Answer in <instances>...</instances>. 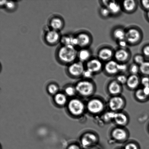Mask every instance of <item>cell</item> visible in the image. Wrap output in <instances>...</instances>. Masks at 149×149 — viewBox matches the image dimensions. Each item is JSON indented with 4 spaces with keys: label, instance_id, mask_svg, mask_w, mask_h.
<instances>
[{
    "label": "cell",
    "instance_id": "6da1fadb",
    "mask_svg": "<svg viewBox=\"0 0 149 149\" xmlns=\"http://www.w3.org/2000/svg\"><path fill=\"white\" fill-rule=\"evenodd\" d=\"M77 52L74 46L61 45L57 49L55 56L60 63L68 66L76 61Z\"/></svg>",
    "mask_w": 149,
    "mask_h": 149
},
{
    "label": "cell",
    "instance_id": "7a4b0ae2",
    "mask_svg": "<svg viewBox=\"0 0 149 149\" xmlns=\"http://www.w3.org/2000/svg\"><path fill=\"white\" fill-rule=\"evenodd\" d=\"M85 69L84 63L78 61H75L68 65L66 70L70 76L76 77L82 76Z\"/></svg>",
    "mask_w": 149,
    "mask_h": 149
},
{
    "label": "cell",
    "instance_id": "3957f363",
    "mask_svg": "<svg viewBox=\"0 0 149 149\" xmlns=\"http://www.w3.org/2000/svg\"><path fill=\"white\" fill-rule=\"evenodd\" d=\"M141 38L142 34L139 29L132 27L126 31L125 40L128 44L136 45L141 41Z\"/></svg>",
    "mask_w": 149,
    "mask_h": 149
},
{
    "label": "cell",
    "instance_id": "277c9868",
    "mask_svg": "<svg viewBox=\"0 0 149 149\" xmlns=\"http://www.w3.org/2000/svg\"><path fill=\"white\" fill-rule=\"evenodd\" d=\"M61 36L59 31L49 28L45 32L44 39L46 44L54 46L60 42Z\"/></svg>",
    "mask_w": 149,
    "mask_h": 149
},
{
    "label": "cell",
    "instance_id": "5b68a950",
    "mask_svg": "<svg viewBox=\"0 0 149 149\" xmlns=\"http://www.w3.org/2000/svg\"><path fill=\"white\" fill-rule=\"evenodd\" d=\"M75 88L77 91L83 96L90 95L93 93L94 88L93 83L86 80L78 82Z\"/></svg>",
    "mask_w": 149,
    "mask_h": 149
},
{
    "label": "cell",
    "instance_id": "8992f818",
    "mask_svg": "<svg viewBox=\"0 0 149 149\" xmlns=\"http://www.w3.org/2000/svg\"><path fill=\"white\" fill-rule=\"evenodd\" d=\"M68 110L70 113L74 116H79L84 112V106L83 102L79 99H72L68 103Z\"/></svg>",
    "mask_w": 149,
    "mask_h": 149
},
{
    "label": "cell",
    "instance_id": "52a82bcc",
    "mask_svg": "<svg viewBox=\"0 0 149 149\" xmlns=\"http://www.w3.org/2000/svg\"><path fill=\"white\" fill-rule=\"evenodd\" d=\"M75 36L78 43L77 47L81 49L87 48L91 43V38L90 35L86 32H80L76 35Z\"/></svg>",
    "mask_w": 149,
    "mask_h": 149
},
{
    "label": "cell",
    "instance_id": "ba28073f",
    "mask_svg": "<svg viewBox=\"0 0 149 149\" xmlns=\"http://www.w3.org/2000/svg\"><path fill=\"white\" fill-rule=\"evenodd\" d=\"M103 6L108 8L111 14L116 15L119 14L122 10V6L118 1H115L104 0L102 1Z\"/></svg>",
    "mask_w": 149,
    "mask_h": 149
},
{
    "label": "cell",
    "instance_id": "9c48e42d",
    "mask_svg": "<svg viewBox=\"0 0 149 149\" xmlns=\"http://www.w3.org/2000/svg\"><path fill=\"white\" fill-rule=\"evenodd\" d=\"M103 68L102 61L97 58L91 59L86 63V68L93 74L100 72Z\"/></svg>",
    "mask_w": 149,
    "mask_h": 149
},
{
    "label": "cell",
    "instance_id": "30bf717a",
    "mask_svg": "<svg viewBox=\"0 0 149 149\" xmlns=\"http://www.w3.org/2000/svg\"><path fill=\"white\" fill-rule=\"evenodd\" d=\"M130 56L129 52L126 49L120 48L114 52L113 57L115 60L119 63H125Z\"/></svg>",
    "mask_w": 149,
    "mask_h": 149
},
{
    "label": "cell",
    "instance_id": "8fae6325",
    "mask_svg": "<svg viewBox=\"0 0 149 149\" xmlns=\"http://www.w3.org/2000/svg\"><path fill=\"white\" fill-rule=\"evenodd\" d=\"M49 24V29L59 31L63 29L65 22L62 17L58 16H54L50 19Z\"/></svg>",
    "mask_w": 149,
    "mask_h": 149
},
{
    "label": "cell",
    "instance_id": "7c38bea8",
    "mask_svg": "<svg viewBox=\"0 0 149 149\" xmlns=\"http://www.w3.org/2000/svg\"><path fill=\"white\" fill-rule=\"evenodd\" d=\"M114 52L110 48L104 47L102 48L97 53L98 59L101 61H108L112 60L113 57Z\"/></svg>",
    "mask_w": 149,
    "mask_h": 149
},
{
    "label": "cell",
    "instance_id": "4fadbf2b",
    "mask_svg": "<svg viewBox=\"0 0 149 149\" xmlns=\"http://www.w3.org/2000/svg\"><path fill=\"white\" fill-rule=\"evenodd\" d=\"M104 106L102 102L98 99H94L89 101L87 104L89 111L93 113H97L102 111Z\"/></svg>",
    "mask_w": 149,
    "mask_h": 149
},
{
    "label": "cell",
    "instance_id": "5bb4252c",
    "mask_svg": "<svg viewBox=\"0 0 149 149\" xmlns=\"http://www.w3.org/2000/svg\"><path fill=\"white\" fill-rule=\"evenodd\" d=\"M60 42L62 45L71 46L76 47L78 43L75 35L72 34L64 35L61 36Z\"/></svg>",
    "mask_w": 149,
    "mask_h": 149
},
{
    "label": "cell",
    "instance_id": "9a60e30c",
    "mask_svg": "<svg viewBox=\"0 0 149 149\" xmlns=\"http://www.w3.org/2000/svg\"><path fill=\"white\" fill-rule=\"evenodd\" d=\"M118 62L115 60H111L106 62L104 65L105 71L110 74H115L119 72L118 69Z\"/></svg>",
    "mask_w": 149,
    "mask_h": 149
},
{
    "label": "cell",
    "instance_id": "2e32d148",
    "mask_svg": "<svg viewBox=\"0 0 149 149\" xmlns=\"http://www.w3.org/2000/svg\"><path fill=\"white\" fill-rule=\"evenodd\" d=\"M121 6L122 8L125 12L131 13L134 12L136 9L137 1L135 0H125L123 1Z\"/></svg>",
    "mask_w": 149,
    "mask_h": 149
},
{
    "label": "cell",
    "instance_id": "e0dca14e",
    "mask_svg": "<svg viewBox=\"0 0 149 149\" xmlns=\"http://www.w3.org/2000/svg\"><path fill=\"white\" fill-rule=\"evenodd\" d=\"M96 141L95 135L93 134L87 133L85 134L81 140V144L84 148L88 147L94 143Z\"/></svg>",
    "mask_w": 149,
    "mask_h": 149
},
{
    "label": "cell",
    "instance_id": "ac0fdd59",
    "mask_svg": "<svg viewBox=\"0 0 149 149\" xmlns=\"http://www.w3.org/2000/svg\"><path fill=\"white\" fill-rule=\"evenodd\" d=\"M91 53L90 51L87 48L81 49L78 51L77 52V58L79 61L84 63L87 62L91 59Z\"/></svg>",
    "mask_w": 149,
    "mask_h": 149
},
{
    "label": "cell",
    "instance_id": "d6986e66",
    "mask_svg": "<svg viewBox=\"0 0 149 149\" xmlns=\"http://www.w3.org/2000/svg\"><path fill=\"white\" fill-rule=\"evenodd\" d=\"M123 101L122 98L114 97L111 99L109 102V106L111 110H119L122 107L123 104Z\"/></svg>",
    "mask_w": 149,
    "mask_h": 149
},
{
    "label": "cell",
    "instance_id": "ffe728a7",
    "mask_svg": "<svg viewBox=\"0 0 149 149\" xmlns=\"http://www.w3.org/2000/svg\"><path fill=\"white\" fill-rule=\"evenodd\" d=\"M139 83V79L138 76L131 74L128 77L126 83L127 85L130 88L134 89L138 86Z\"/></svg>",
    "mask_w": 149,
    "mask_h": 149
},
{
    "label": "cell",
    "instance_id": "44dd1931",
    "mask_svg": "<svg viewBox=\"0 0 149 149\" xmlns=\"http://www.w3.org/2000/svg\"><path fill=\"white\" fill-rule=\"evenodd\" d=\"M112 136L115 139L122 141L126 138L127 134L124 130L118 128L114 130L112 132Z\"/></svg>",
    "mask_w": 149,
    "mask_h": 149
},
{
    "label": "cell",
    "instance_id": "7402d4cb",
    "mask_svg": "<svg viewBox=\"0 0 149 149\" xmlns=\"http://www.w3.org/2000/svg\"><path fill=\"white\" fill-rule=\"evenodd\" d=\"M125 33L126 31L122 28H117L113 30L112 35L114 38L119 41L125 39Z\"/></svg>",
    "mask_w": 149,
    "mask_h": 149
},
{
    "label": "cell",
    "instance_id": "603a6c76",
    "mask_svg": "<svg viewBox=\"0 0 149 149\" xmlns=\"http://www.w3.org/2000/svg\"><path fill=\"white\" fill-rule=\"evenodd\" d=\"M120 86L119 83L117 81H113L109 84V92L112 94H117L120 91Z\"/></svg>",
    "mask_w": 149,
    "mask_h": 149
},
{
    "label": "cell",
    "instance_id": "cb8c5ba5",
    "mask_svg": "<svg viewBox=\"0 0 149 149\" xmlns=\"http://www.w3.org/2000/svg\"><path fill=\"white\" fill-rule=\"evenodd\" d=\"M54 100L57 104L59 106H64L67 103L66 96L63 93H58L55 95Z\"/></svg>",
    "mask_w": 149,
    "mask_h": 149
},
{
    "label": "cell",
    "instance_id": "d4e9b609",
    "mask_svg": "<svg viewBox=\"0 0 149 149\" xmlns=\"http://www.w3.org/2000/svg\"><path fill=\"white\" fill-rule=\"evenodd\" d=\"M114 119L117 124L120 125H125L127 121V116L121 113H115Z\"/></svg>",
    "mask_w": 149,
    "mask_h": 149
},
{
    "label": "cell",
    "instance_id": "484cf974",
    "mask_svg": "<svg viewBox=\"0 0 149 149\" xmlns=\"http://www.w3.org/2000/svg\"><path fill=\"white\" fill-rule=\"evenodd\" d=\"M140 72L146 76H149V61H145L139 65Z\"/></svg>",
    "mask_w": 149,
    "mask_h": 149
},
{
    "label": "cell",
    "instance_id": "4316f807",
    "mask_svg": "<svg viewBox=\"0 0 149 149\" xmlns=\"http://www.w3.org/2000/svg\"><path fill=\"white\" fill-rule=\"evenodd\" d=\"M17 4L15 1H7L4 8L7 11L9 12H13L15 11L17 8Z\"/></svg>",
    "mask_w": 149,
    "mask_h": 149
},
{
    "label": "cell",
    "instance_id": "83f0119b",
    "mask_svg": "<svg viewBox=\"0 0 149 149\" xmlns=\"http://www.w3.org/2000/svg\"><path fill=\"white\" fill-rule=\"evenodd\" d=\"M128 70L131 74L137 75L138 73L140 72L139 65L134 63L130 65L128 68Z\"/></svg>",
    "mask_w": 149,
    "mask_h": 149
},
{
    "label": "cell",
    "instance_id": "f1b7e54d",
    "mask_svg": "<svg viewBox=\"0 0 149 149\" xmlns=\"http://www.w3.org/2000/svg\"><path fill=\"white\" fill-rule=\"evenodd\" d=\"M134 63L140 65L145 62V58L144 55L141 54H137L134 57Z\"/></svg>",
    "mask_w": 149,
    "mask_h": 149
},
{
    "label": "cell",
    "instance_id": "f546056e",
    "mask_svg": "<svg viewBox=\"0 0 149 149\" xmlns=\"http://www.w3.org/2000/svg\"><path fill=\"white\" fill-rule=\"evenodd\" d=\"M100 13L101 16L104 18H107L111 15L108 8L104 6L100 8Z\"/></svg>",
    "mask_w": 149,
    "mask_h": 149
},
{
    "label": "cell",
    "instance_id": "4dcf8cb0",
    "mask_svg": "<svg viewBox=\"0 0 149 149\" xmlns=\"http://www.w3.org/2000/svg\"><path fill=\"white\" fill-rule=\"evenodd\" d=\"M48 90L51 94H56L58 91V86L55 84H51L48 86Z\"/></svg>",
    "mask_w": 149,
    "mask_h": 149
},
{
    "label": "cell",
    "instance_id": "1f68e13d",
    "mask_svg": "<svg viewBox=\"0 0 149 149\" xmlns=\"http://www.w3.org/2000/svg\"><path fill=\"white\" fill-rule=\"evenodd\" d=\"M75 88H74L72 86H68L65 88V91L66 94L68 96H74L76 93Z\"/></svg>",
    "mask_w": 149,
    "mask_h": 149
},
{
    "label": "cell",
    "instance_id": "d6a6232c",
    "mask_svg": "<svg viewBox=\"0 0 149 149\" xmlns=\"http://www.w3.org/2000/svg\"><path fill=\"white\" fill-rule=\"evenodd\" d=\"M137 98L140 100H144L147 97V96L144 93L143 89H139L138 90L136 93Z\"/></svg>",
    "mask_w": 149,
    "mask_h": 149
},
{
    "label": "cell",
    "instance_id": "836d02e7",
    "mask_svg": "<svg viewBox=\"0 0 149 149\" xmlns=\"http://www.w3.org/2000/svg\"><path fill=\"white\" fill-rule=\"evenodd\" d=\"M127 79L128 77H127L125 74H120L117 77L116 81L121 84H124L127 83Z\"/></svg>",
    "mask_w": 149,
    "mask_h": 149
},
{
    "label": "cell",
    "instance_id": "e575fe53",
    "mask_svg": "<svg viewBox=\"0 0 149 149\" xmlns=\"http://www.w3.org/2000/svg\"><path fill=\"white\" fill-rule=\"evenodd\" d=\"M128 68V67L126 64L118 63V69L119 72H125Z\"/></svg>",
    "mask_w": 149,
    "mask_h": 149
},
{
    "label": "cell",
    "instance_id": "d590c367",
    "mask_svg": "<svg viewBox=\"0 0 149 149\" xmlns=\"http://www.w3.org/2000/svg\"><path fill=\"white\" fill-rule=\"evenodd\" d=\"M115 113L113 112H108L104 115V119L107 121H109L114 119Z\"/></svg>",
    "mask_w": 149,
    "mask_h": 149
},
{
    "label": "cell",
    "instance_id": "8d00e7d4",
    "mask_svg": "<svg viewBox=\"0 0 149 149\" xmlns=\"http://www.w3.org/2000/svg\"><path fill=\"white\" fill-rule=\"evenodd\" d=\"M93 74L91 71L89 70H88L86 69L85 70L83 74V76L86 78H90L93 77Z\"/></svg>",
    "mask_w": 149,
    "mask_h": 149
},
{
    "label": "cell",
    "instance_id": "74e56055",
    "mask_svg": "<svg viewBox=\"0 0 149 149\" xmlns=\"http://www.w3.org/2000/svg\"><path fill=\"white\" fill-rule=\"evenodd\" d=\"M141 6L144 9L149 11V0H142L141 1Z\"/></svg>",
    "mask_w": 149,
    "mask_h": 149
},
{
    "label": "cell",
    "instance_id": "f35d334b",
    "mask_svg": "<svg viewBox=\"0 0 149 149\" xmlns=\"http://www.w3.org/2000/svg\"><path fill=\"white\" fill-rule=\"evenodd\" d=\"M118 44L121 49H126L128 44L127 41L125 39L118 41Z\"/></svg>",
    "mask_w": 149,
    "mask_h": 149
},
{
    "label": "cell",
    "instance_id": "ab89813d",
    "mask_svg": "<svg viewBox=\"0 0 149 149\" xmlns=\"http://www.w3.org/2000/svg\"><path fill=\"white\" fill-rule=\"evenodd\" d=\"M143 55L146 57H149V44L144 46L142 49Z\"/></svg>",
    "mask_w": 149,
    "mask_h": 149
},
{
    "label": "cell",
    "instance_id": "60d3db41",
    "mask_svg": "<svg viewBox=\"0 0 149 149\" xmlns=\"http://www.w3.org/2000/svg\"><path fill=\"white\" fill-rule=\"evenodd\" d=\"M141 83L143 85L144 87L149 86V78L147 76L143 77L141 79Z\"/></svg>",
    "mask_w": 149,
    "mask_h": 149
},
{
    "label": "cell",
    "instance_id": "b9f144b4",
    "mask_svg": "<svg viewBox=\"0 0 149 149\" xmlns=\"http://www.w3.org/2000/svg\"><path fill=\"white\" fill-rule=\"evenodd\" d=\"M125 149H138L136 146L133 143H130L127 145Z\"/></svg>",
    "mask_w": 149,
    "mask_h": 149
},
{
    "label": "cell",
    "instance_id": "7bdbcfd3",
    "mask_svg": "<svg viewBox=\"0 0 149 149\" xmlns=\"http://www.w3.org/2000/svg\"><path fill=\"white\" fill-rule=\"evenodd\" d=\"M144 93L147 96L149 95V86H145L143 89Z\"/></svg>",
    "mask_w": 149,
    "mask_h": 149
},
{
    "label": "cell",
    "instance_id": "ee69618b",
    "mask_svg": "<svg viewBox=\"0 0 149 149\" xmlns=\"http://www.w3.org/2000/svg\"><path fill=\"white\" fill-rule=\"evenodd\" d=\"M68 149H81L78 146L75 145V144H73L70 146Z\"/></svg>",
    "mask_w": 149,
    "mask_h": 149
},
{
    "label": "cell",
    "instance_id": "f6af8a7d",
    "mask_svg": "<svg viewBox=\"0 0 149 149\" xmlns=\"http://www.w3.org/2000/svg\"><path fill=\"white\" fill-rule=\"evenodd\" d=\"M7 1H0V4H1V7H4Z\"/></svg>",
    "mask_w": 149,
    "mask_h": 149
},
{
    "label": "cell",
    "instance_id": "bcb514c9",
    "mask_svg": "<svg viewBox=\"0 0 149 149\" xmlns=\"http://www.w3.org/2000/svg\"><path fill=\"white\" fill-rule=\"evenodd\" d=\"M146 17L147 19H148V21L149 22V11H147L146 14Z\"/></svg>",
    "mask_w": 149,
    "mask_h": 149
},
{
    "label": "cell",
    "instance_id": "7dc6e473",
    "mask_svg": "<svg viewBox=\"0 0 149 149\" xmlns=\"http://www.w3.org/2000/svg\"></svg>",
    "mask_w": 149,
    "mask_h": 149
}]
</instances>
